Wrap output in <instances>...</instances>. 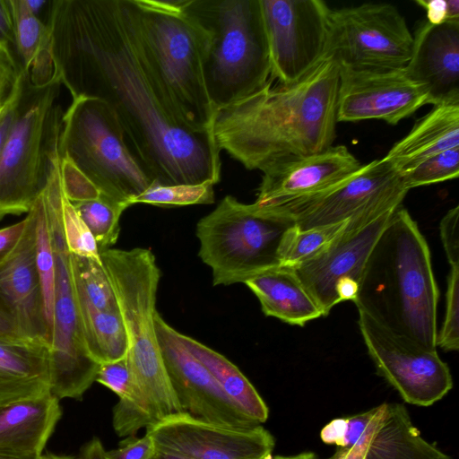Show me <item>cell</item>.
I'll list each match as a JSON object with an SVG mask.
<instances>
[{"label":"cell","instance_id":"1","mask_svg":"<svg viewBox=\"0 0 459 459\" xmlns=\"http://www.w3.org/2000/svg\"><path fill=\"white\" fill-rule=\"evenodd\" d=\"M45 22L61 83L72 99L109 106L155 184L220 181L212 133L194 131L177 117L143 53L132 0H53Z\"/></svg>","mask_w":459,"mask_h":459},{"label":"cell","instance_id":"2","mask_svg":"<svg viewBox=\"0 0 459 459\" xmlns=\"http://www.w3.org/2000/svg\"><path fill=\"white\" fill-rule=\"evenodd\" d=\"M340 69L327 57L290 85L269 82L218 109L212 133L246 169L263 173L290 159L323 152L336 135Z\"/></svg>","mask_w":459,"mask_h":459},{"label":"cell","instance_id":"3","mask_svg":"<svg viewBox=\"0 0 459 459\" xmlns=\"http://www.w3.org/2000/svg\"><path fill=\"white\" fill-rule=\"evenodd\" d=\"M353 302L392 332L437 350L438 289L430 251L402 205L378 237Z\"/></svg>","mask_w":459,"mask_h":459},{"label":"cell","instance_id":"4","mask_svg":"<svg viewBox=\"0 0 459 459\" xmlns=\"http://www.w3.org/2000/svg\"><path fill=\"white\" fill-rule=\"evenodd\" d=\"M149 66L177 117L212 132L216 110L204 83L207 30L184 10L185 0H132Z\"/></svg>","mask_w":459,"mask_h":459},{"label":"cell","instance_id":"5","mask_svg":"<svg viewBox=\"0 0 459 459\" xmlns=\"http://www.w3.org/2000/svg\"><path fill=\"white\" fill-rule=\"evenodd\" d=\"M100 258L114 289L127 336L126 360L134 400L144 411H166L177 403L156 329L160 271L150 249L108 248Z\"/></svg>","mask_w":459,"mask_h":459},{"label":"cell","instance_id":"6","mask_svg":"<svg viewBox=\"0 0 459 459\" xmlns=\"http://www.w3.org/2000/svg\"><path fill=\"white\" fill-rule=\"evenodd\" d=\"M184 10L209 34L204 78L216 111L269 82L271 65L260 0H185Z\"/></svg>","mask_w":459,"mask_h":459},{"label":"cell","instance_id":"7","mask_svg":"<svg viewBox=\"0 0 459 459\" xmlns=\"http://www.w3.org/2000/svg\"><path fill=\"white\" fill-rule=\"evenodd\" d=\"M57 152L103 196L127 205L155 182L129 149L114 111L104 101L79 96L64 112Z\"/></svg>","mask_w":459,"mask_h":459},{"label":"cell","instance_id":"8","mask_svg":"<svg viewBox=\"0 0 459 459\" xmlns=\"http://www.w3.org/2000/svg\"><path fill=\"white\" fill-rule=\"evenodd\" d=\"M293 225L287 216L224 196L195 231L198 255L211 268L213 286L245 283L281 266L279 247Z\"/></svg>","mask_w":459,"mask_h":459},{"label":"cell","instance_id":"9","mask_svg":"<svg viewBox=\"0 0 459 459\" xmlns=\"http://www.w3.org/2000/svg\"><path fill=\"white\" fill-rule=\"evenodd\" d=\"M57 78L25 85L17 116L0 155V220L28 213L47 182L57 151L64 111Z\"/></svg>","mask_w":459,"mask_h":459},{"label":"cell","instance_id":"10","mask_svg":"<svg viewBox=\"0 0 459 459\" xmlns=\"http://www.w3.org/2000/svg\"><path fill=\"white\" fill-rule=\"evenodd\" d=\"M48 216L56 261V281L49 342L50 393L58 400H81L95 382L100 364L83 335L69 253L62 224L64 188L61 167L54 164L41 191Z\"/></svg>","mask_w":459,"mask_h":459},{"label":"cell","instance_id":"11","mask_svg":"<svg viewBox=\"0 0 459 459\" xmlns=\"http://www.w3.org/2000/svg\"><path fill=\"white\" fill-rule=\"evenodd\" d=\"M413 45L404 17L386 3L333 10L327 57L339 67L398 69L408 64Z\"/></svg>","mask_w":459,"mask_h":459},{"label":"cell","instance_id":"12","mask_svg":"<svg viewBox=\"0 0 459 459\" xmlns=\"http://www.w3.org/2000/svg\"><path fill=\"white\" fill-rule=\"evenodd\" d=\"M270 80L292 84L327 58L332 9L322 0H260Z\"/></svg>","mask_w":459,"mask_h":459},{"label":"cell","instance_id":"13","mask_svg":"<svg viewBox=\"0 0 459 459\" xmlns=\"http://www.w3.org/2000/svg\"><path fill=\"white\" fill-rule=\"evenodd\" d=\"M398 207L372 211L352 218L348 229L323 251L290 267L316 302L323 316L342 301L354 300L368 258Z\"/></svg>","mask_w":459,"mask_h":459},{"label":"cell","instance_id":"14","mask_svg":"<svg viewBox=\"0 0 459 459\" xmlns=\"http://www.w3.org/2000/svg\"><path fill=\"white\" fill-rule=\"evenodd\" d=\"M359 325L378 373L404 402L430 406L453 388L450 369L437 350L392 332L360 311Z\"/></svg>","mask_w":459,"mask_h":459},{"label":"cell","instance_id":"15","mask_svg":"<svg viewBox=\"0 0 459 459\" xmlns=\"http://www.w3.org/2000/svg\"><path fill=\"white\" fill-rule=\"evenodd\" d=\"M408 191L399 170L383 157L362 165L350 179L319 195L264 209L287 216L298 229L307 230L342 222L372 211L398 207Z\"/></svg>","mask_w":459,"mask_h":459},{"label":"cell","instance_id":"16","mask_svg":"<svg viewBox=\"0 0 459 459\" xmlns=\"http://www.w3.org/2000/svg\"><path fill=\"white\" fill-rule=\"evenodd\" d=\"M155 329L166 370L183 412L228 428L259 425L228 397L212 374L181 342L178 331L158 312Z\"/></svg>","mask_w":459,"mask_h":459},{"label":"cell","instance_id":"17","mask_svg":"<svg viewBox=\"0 0 459 459\" xmlns=\"http://www.w3.org/2000/svg\"><path fill=\"white\" fill-rule=\"evenodd\" d=\"M156 449L188 459H267L275 446L262 425L247 429L218 426L186 412L147 427Z\"/></svg>","mask_w":459,"mask_h":459},{"label":"cell","instance_id":"18","mask_svg":"<svg viewBox=\"0 0 459 459\" xmlns=\"http://www.w3.org/2000/svg\"><path fill=\"white\" fill-rule=\"evenodd\" d=\"M339 69L337 122L379 119L397 125L429 104L425 90L404 68Z\"/></svg>","mask_w":459,"mask_h":459},{"label":"cell","instance_id":"19","mask_svg":"<svg viewBox=\"0 0 459 459\" xmlns=\"http://www.w3.org/2000/svg\"><path fill=\"white\" fill-rule=\"evenodd\" d=\"M361 167L345 145L290 159L263 173L254 204L275 208L307 200L347 181Z\"/></svg>","mask_w":459,"mask_h":459},{"label":"cell","instance_id":"20","mask_svg":"<svg viewBox=\"0 0 459 459\" xmlns=\"http://www.w3.org/2000/svg\"><path fill=\"white\" fill-rule=\"evenodd\" d=\"M27 217V228L19 246L0 268V301L24 337L49 346L50 330L36 262L35 216L31 208Z\"/></svg>","mask_w":459,"mask_h":459},{"label":"cell","instance_id":"21","mask_svg":"<svg viewBox=\"0 0 459 459\" xmlns=\"http://www.w3.org/2000/svg\"><path fill=\"white\" fill-rule=\"evenodd\" d=\"M404 70L425 90L429 104L459 103V21L421 22Z\"/></svg>","mask_w":459,"mask_h":459},{"label":"cell","instance_id":"22","mask_svg":"<svg viewBox=\"0 0 459 459\" xmlns=\"http://www.w3.org/2000/svg\"><path fill=\"white\" fill-rule=\"evenodd\" d=\"M48 393V344L28 338L0 339V407Z\"/></svg>","mask_w":459,"mask_h":459},{"label":"cell","instance_id":"23","mask_svg":"<svg viewBox=\"0 0 459 459\" xmlns=\"http://www.w3.org/2000/svg\"><path fill=\"white\" fill-rule=\"evenodd\" d=\"M61 416L51 393L0 407V448L40 455Z\"/></svg>","mask_w":459,"mask_h":459},{"label":"cell","instance_id":"24","mask_svg":"<svg viewBox=\"0 0 459 459\" xmlns=\"http://www.w3.org/2000/svg\"><path fill=\"white\" fill-rule=\"evenodd\" d=\"M459 147V103L433 106L384 157L402 174L424 160Z\"/></svg>","mask_w":459,"mask_h":459},{"label":"cell","instance_id":"25","mask_svg":"<svg viewBox=\"0 0 459 459\" xmlns=\"http://www.w3.org/2000/svg\"><path fill=\"white\" fill-rule=\"evenodd\" d=\"M264 314L302 326L323 313L291 268L278 266L247 281Z\"/></svg>","mask_w":459,"mask_h":459},{"label":"cell","instance_id":"26","mask_svg":"<svg viewBox=\"0 0 459 459\" xmlns=\"http://www.w3.org/2000/svg\"><path fill=\"white\" fill-rule=\"evenodd\" d=\"M364 459H452L425 440L413 425L406 407L386 403L375 428Z\"/></svg>","mask_w":459,"mask_h":459},{"label":"cell","instance_id":"27","mask_svg":"<svg viewBox=\"0 0 459 459\" xmlns=\"http://www.w3.org/2000/svg\"><path fill=\"white\" fill-rule=\"evenodd\" d=\"M9 3L19 65L30 84L46 86L58 78L56 75L50 30L46 22L27 8L24 0H9Z\"/></svg>","mask_w":459,"mask_h":459},{"label":"cell","instance_id":"28","mask_svg":"<svg viewBox=\"0 0 459 459\" xmlns=\"http://www.w3.org/2000/svg\"><path fill=\"white\" fill-rule=\"evenodd\" d=\"M187 351L212 374L223 392L257 424L265 422L269 409L255 386L227 358L195 339L178 332Z\"/></svg>","mask_w":459,"mask_h":459},{"label":"cell","instance_id":"29","mask_svg":"<svg viewBox=\"0 0 459 459\" xmlns=\"http://www.w3.org/2000/svg\"><path fill=\"white\" fill-rule=\"evenodd\" d=\"M77 302L85 342L93 359L100 365L126 357L127 336L120 310L101 311Z\"/></svg>","mask_w":459,"mask_h":459},{"label":"cell","instance_id":"30","mask_svg":"<svg viewBox=\"0 0 459 459\" xmlns=\"http://www.w3.org/2000/svg\"><path fill=\"white\" fill-rule=\"evenodd\" d=\"M77 299L101 311H119L116 294L101 260L71 255Z\"/></svg>","mask_w":459,"mask_h":459},{"label":"cell","instance_id":"31","mask_svg":"<svg viewBox=\"0 0 459 459\" xmlns=\"http://www.w3.org/2000/svg\"><path fill=\"white\" fill-rule=\"evenodd\" d=\"M351 219L307 230L291 226L279 247L281 266H295L323 251L348 229Z\"/></svg>","mask_w":459,"mask_h":459},{"label":"cell","instance_id":"32","mask_svg":"<svg viewBox=\"0 0 459 459\" xmlns=\"http://www.w3.org/2000/svg\"><path fill=\"white\" fill-rule=\"evenodd\" d=\"M35 216L36 262L49 330L55 295L56 261L46 204L39 194L31 207Z\"/></svg>","mask_w":459,"mask_h":459},{"label":"cell","instance_id":"33","mask_svg":"<svg viewBox=\"0 0 459 459\" xmlns=\"http://www.w3.org/2000/svg\"><path fill=\"white\" fill-rule=\"evenodd\" d=\"M73 204L93 235L100 253L111 248L119 236L121 214L128 206L102 195L97 199Z\"/></svg>","mask_w":459,"mask_h":459},{"label":"cell","instance_id":"34","mask_svg":"<svg viewBox=\"0 0 459 459\" xmlns=\"http://www.w3.org/2000/svg\"><path fill=\"white\" fill-rule=\"evenodd\" d=\"M385 403L361 413L337 418L328 422L320 432L322 441L340 448L351 447L361 442L377 426Z\"/></svg>","mask_w":459,"mask_h":459},{"label":"cell","instance_id":"35","mask_svg":"<svg viewBox=\"0 0 459 459\" xmlns=\"http://www.w3.org/2000/svg\"><path fill=\"white\" fill-rule=\"evenodd\" d=\"M213 184H179L162 186L153 184L133 200V204H147L156 206H184L214 203Z\"/></svg>","mask_w":459,"mask_h":459},{"label":"cell","instance_id":"36","mask_svg":"<svg viewBox=\"0 0 459 459\" xmlns=\"http://www.w3.org/2000/svg\"><path fill=\"white\" fill-rule=\"evenodd\" d=\"M407 190L458 178L459 147L429 157L401 174Z\"/></svg>","mask_w":459,"mask_h":459},{"label":"cell","instance_id":"37","mask_svg":"<svg viewBox=\"0 0 459 459\" xmlns=\"http://www.w3.org/2000/svg\"><path fill=\"white\" fill-rule=\"evenodd\" d=\"M64 188V187H63ZM62 224L65 241L71 255L101 260L96 240L64 191Z\"/></svg>","mask_w":459,"mask_h":459},{"label":"cell","instance_id":"38","mask_svg":"<svg viewBox=\"0 0 459 459\" xmlns=\"http://www.w3.org/2000/svg\"><path fill=\"white\" fill-rule=\"evenodd\" d=\"M459 266H451L447 278L446 311L437 333V347L453 351L459 348Z\"/></svg>","mask_w":459,"mask_h":459},{"label":"cell","instance_id":"39","mask_svg":"<svg viewBox=\"0 0 459 459\" xmlns=\"http://www.w3.org/2000/svg\"><path fill=\"white\" fill-rule=\"evenodd\" d=\"M60 162L64 191L72 204L93 200L100 196V192L95 185L70 160L60 158Z\"/></svg>","mask_w":459,"mask_h":459},{"label":"cell","instance_id":"40","mask_svg":"<svg viewBox=\"0 0 459 459\" xmlns=\"http://www.w3.org/2000/svg\"><path fill=\"white\" fill-rule=\"evenodd\" d=\"M95 381L115 393L119 400L126 399L131 388V375L126 357L100 364Z\"/></svg>","mask_w":459,"mask_h":459},{"label":"cell","instance_id":"41","mask_svg":"<svg viewBox=\"0 0 459 459\" xmlns=\"http://www.w3.org/2000/svg\"><path fill=\"white\" fill-rule=\"evenodd\" d=\"M25 85V74L21 68L20 74L0 112V155L13 126L18 107L22 98Z\"/></svg>","mask_w":459,"mask_h":459},{"label":"cell","instance_id":"42","mask_svg":"<svg viewBox=\"0 0 459 459\" xmlns=\"http://www.w3.org/2000/svg\"><path fill=\"white\" fill-rule=\"evenodd\" d=\"M155 451L152 438L144 434L142 437L129 436L116 449L105 451V459H150Z\"/></svg>","mask_w":459,"mask_h":459},{"label":"cell","instance_id":"43","mask_svg":"<svg viewBox=\"0 0 459 459\" xmlns=\"http://www.w3.org/2000/svg\"><path fill=\"white\" fill-rule=\"evenodd\" d=\"M459 208L450 209L440 222V236L450 266H459V240L457 233Z\"/></svg>","mask_w":459,"mask_h":459},{"label":"cell","instance_id":"44","mask_svg":"<svg viewBox=\"0 0 459 459\" xmlns=\"http://www.w3.org/2000/svg\"><path fill=\"white\" fill-rule=\"evenodd\" d=\"M415 3L426 10L427 22L433 25L459 21V0H416Z\"/></svg>","mask_w":459,"mask_h":459},{"label":"cell","instance_id":"45","mask_svg":"<svg viewBox=\"0 0 459 459\" xmlns=\"http://www.w3.org/2000/svg\"><path fill=\"white\" fill-rule=\"evenodd\" d=\"M28 224V217L0 229V268L8 261L19 246Z\"/></svg>","mask_w":459,"mask_h":459},{"label":"cell","instance_id":"46","mask_svg":"<svg viewBox=\"0 0 459 459\" xmlns=\"http://www.w3.org/2000/svg\"><path fill=\"white\" fill-rule=\"evenodd\" d=\"M0 51L18 63L14 48L13 18L9 0H0Z\"/></svg>","mask_w":459,"mask_h":459},{"label":"cell","instance_id":"47","mask_svg":"<svg viewBox=\"0 0 459 459\" xmlns=\"http://www.w3.org/2000/svg\"><path fill=\"white\" fill-rule=\"evenodd\" d=\"M20 72L19 64L0 51V106L11 93Z\"/></svg>","mask_w":459,"mask_h":459},{"label":"cell","instance_id":"48","mask_svg":"<svg viewBox=\"0 0 459 459\" xmlns=\"http://www.w3.org/2000/svg\"><path fill=\"white\" fill-rule=\"evenodd\" d=\"M26 338L21 333L14 318L0 301V339Z\"/></svg>","mask_w":459,"mask_h":459},{"label":"cell","instance_id":"49","mask_svg":"<svg viewBox=\"0 0 459 459\" xmlns=\"http://www.w3.org/2000/svg\"><path fill=\"white\" fill-rule=\"evenodd\" d=\"M374 429L359 444L351 447H338L336 453L328 459H364L368 443Z\"/></svg>","mask_w":459,"mask_h":459},{"label":"cell","instance_id":"50","mask_svg":"<svg viewBox=\"0 0 459 459\" xmlns=\"http://www.w3.org/2000/svg\"><path fill=\"white\" fill-rule=\"evenodd\" d=\"M105 448L100 439L97 437H92L81 448L80 459H105Z\"/></svg>","mask_w":459,"mask_h":459},{"label":"cell","instance_id":"51","mask_svg":"<svg viewBox=\"0 0 459 459\" xmlns=\"http://www.w3.org/2000/svg\"><path fill=\"white\" fill-rule=\"evenodd\" d=\"M37 455H24L0 448V459H38Z\"/></svg>","mask_w":459,"mask_h":459},{"label":"cell","instance_id":"52","mask_svg":"<svg viewBox=\"0 0 459 459\" xmlns=\"http://www.w3.org/2000/svg\"><path fill=\"white\" fill-rule=\"evenodd\" d=\"M24 3L27 8L37 16H39L43 6L48 4V2L44 0H24Z\"/></svg>","mask_w":459,"mask_h":459},{"label":"cell","instance_id":"53","mask_svg":"<svg viewBox=\"0 0 459 459\" xmlns=\"http://www.w3.org/2000/svg\"><path fill=\"white\" fill-rule=\"evenodd\" d=\"M271 459H320L315 453L313 452H304L295 455L283 456V455H275L272 456Z\"/></svg>","mask_w":459,"mask_h":459},{"label":"cell","instance_id":"54","mask_svg":"<svg viewBox=\"0 0 459 459\" xmlns=\"http://www.w3.org/2000/svg\"><path fill=\"white\" fill-rule=\"evenodd\" d=\"M150 459H188L178 455H174L171 453L164 452L155 448L154 453L152 454Z\"/></svg>","mask_w":459,"mask_h":459},{"label":"cell","instance_id":"55","mask_svg":"<svg viewBox=\"0 0 459 459\" xmlns=\"http://www.w3.org/2000/svg\"><path fill=\"white\" fill-rule=\"evenodd\" d=\"M38 459H80L79 456L67 455H56L52 453L41 454Z\"/></svg>","mask_w":459,"mask_h":459},{"label":"cell","instance_id":"56","mask_svg":"<svg viewBox=\"0 0 459 459\" xmlns=\"http://www.w3.org/2000/svg\"><path fill=\"white\" fill-rule=\"evenodd\" d=\"M2 106H3V104L0 106V112H1V110H2Z\"/></svg>","mask_w":459,"mask_h":459},{"label":"cell","instance_id":"57","mask_svg":"<svg viewBox=\"0 0 459 459\" xmlns=\"http://www.w3.org/2000/svg\"><path fill=\"white\" fill-rule=\"evenodd\" d=\"M272 456H273V455L269 456L267 459H271V457H272Z\"/></svg>","mask_w":459,"mask_h":459}]
</instances>
